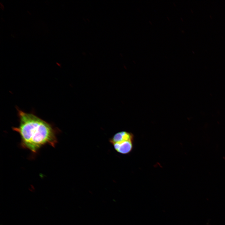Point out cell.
<instances>
[{"instance_id": "cell-1", "label": "cell", "mask_w": 225, "mask_h": 225, "mask_svg": "<svg viewBox=\"0 0 225 225\" xmlns=\"http://www.w3.org/2000/svg\"><path fill=\"white\" fill-rule=\"evenodd\" d=\"M17 110L19 125L12 129L20 135L22 148L36 153L45 145L55 147L58 130L32 113Z\"/></svg>"}, {"instance_id": "cell-2", "label": "cell", "mask_w": 225, "mask_h": 225, "mask_svg": "<svg viewBox=\"0 0 225 225\" xmlns=\"http://www.w3.org/2000/svg\"><path fill=\"white\" fill-rule=\"evenodd\" d=\"M132 140H121L111 143L118 152L123 154H127L132 150Z\"/></svg>"}, {"instance_id": "cell-3", "label": "cell", "mask_w": 225, "mask_h": 225, "mask_svg": "<svg viewBox=\"0 0 225 225\" xmlns=\"http://www.w3.org/2000/svg\"><path fill=\"white\" fill-rule=\"evenodd\" d=\"M121 140H133V135L131 133L122 131L118 132L114 134L109 139V142L112 143Z\"/></svg>"}]
</instances>
